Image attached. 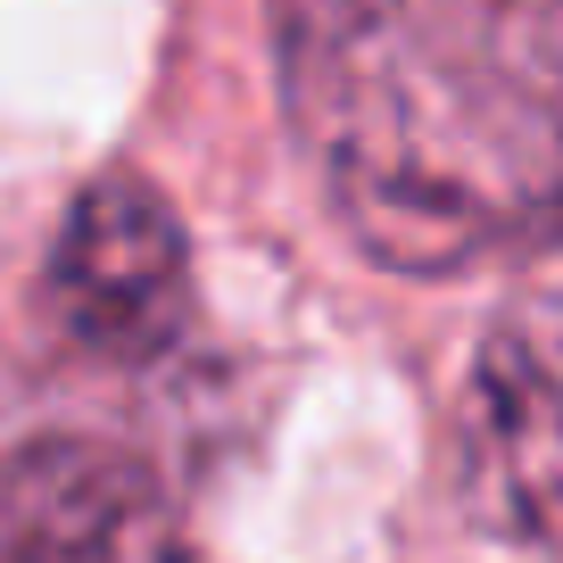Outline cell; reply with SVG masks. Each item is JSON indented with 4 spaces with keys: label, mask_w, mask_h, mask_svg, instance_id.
Wrapping results in <instances>:
<instances>
[{
    "label": "cell",
    "mask_w": 563,
    "mask_h": 563,
    "mask_svg": "<svg viewBox=\"0 0 563 563\" xmlns=\"http://www.w3.org/2000/svg\"><path fill=\"white\" fill-rule=\"evenodd\" d=\"M274 84L373 265L473 274L563 241V0H274Z\"/></svg>",
    "instance_id": "6da1fadb"
},
{
    "label": "cell",
    "mask_w": 563,
    "mask_h": 563,
    "mask_svg": "<svg viewBox=\"0 0 563 563\" xmlns=\"http://www.w3.org/2000/svg\"><path fill=\"white\" fill-rule=\"evenodd\" d=\"M456 489L481 530L563 563V299H522L481 332L456 406Z\"/></svg>",
    "instance_id": "7a4b0ae2"
},
{
    "label": "cell",
    "mask_w": 563,
    "mask_h": 563,
    "mask_svg": "<svg viewBox=\"0 0 563 563\" xmlns=\"http://www.w3.org/2000/svg\"><path fill=\"white\" fill-rule=\"evenodd\" d=\"M51 316L84 356L150 365L191 323V241L150 183L100 175L51 241Z\"/></svg>",
    "instance_id": "3957f363"
},
{
    "label": "cell",
    "mask_w": 563,
    "mask_h": 563,
    "mask_svg": "<svg viewBox=\"0 0 563 563\" xmlns=\"http://www.w3.org/2000/svg\"><path fill=\"white\" fill-rule=\"evenodd\" d=\"M0 563H191V539L141 456L51 431L0 456Z\"/></svg>",
    "instance_id": "277c9868"
}]
</instances>
